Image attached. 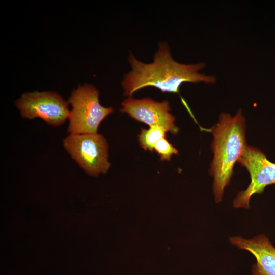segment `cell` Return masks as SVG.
I'll list each match as a JSON object with an SVG mask.
<instances>
[{"label":"cell","instance_id":"cell-1","mask_svg":"<svg viewBox=\"0 0 275 275\" xmlns=\"http://www.w3.org/2000/svg\"><path fill=\"white\" fill-rule=\"evenodd\" d=\"M131 70L124 76L122 85L124 95L131 97L136 91L152 86L163 93H178L179 89L184 82H205L213 84L216 81L214 75H206L199 72L205 64H183L172 58L168 43H159L153 62H142L133 54L128 57Z\"/></svg>","mask_w":275,"mask_h":275},{"label":"cell","instance_id":"cell-2","mask_svg":"<svg viewBox=\"0 0 275 275\" xmlns=\"http://www.w3.org/2000/svg\"><path fill=\"white\" fill-rule=\"evenodd\" d=\"M211 148L214 156L209 170L213 178V191L216 203L221 201L233 175V167L246 146L245 118L240 110L234 116L222 113L212 126Z\"/></svg>","mask_w":275,"mask_h":275},{"label":"cell","instance_id":"cell-3","mask_svg":"<svg viewBox=\"0 0 275 275\" xmlns=\"http://www.w3.org/2000/svg\"><path fill=\"white\" fill-rule=\"evenodd\" d=\"M99 95L95 87L88 84L78 85L72 92L68 101L72 106L68 119L69 134L97 133L100 123L114 111L100 104Z\"/></svg>","mask_w":275,"mask_h":275},{"label":"cell","instance_id":"cell-4","mask_svg":"<svg viewBox=\"0 0 275 275\" xmlns=\"http://www.w3.org/2000/svg\"><path fill=\"white\" fill-rule=\"evenodd\" d=\"M71 157L91 176L106 173L110 167L108 145L105 138L97 133L71 134L63 140Z\"/></svg>","mask_w":275,"mask_h":275},{"label":"cell","instance_id":"cell-5","mask_svg":"<svg viewBox=\"0 0 275 275\" xmlns=\"http://www.w3.org/2000/svg\"><path fill=\"white\" fill-rule=\"evenodd\" d=\"M68 104L59 94L52 91L24 93L15 102L22 117L39 118L53 126L62 125L68 119Z\"/></svg>","mask_w":275,"mask_h":275},{"label":"cell","instance_id":"cell-6","mask_svg":"<svg viewBox=\"0 0 275 275\" xmlns=\"http://www.w3.org/2000/svg\"><path fill=\"white\" fill-rule=\"evenodd\" d=\"M237 162L246 168L251 180L245 190L237 194L233 205L237 208L248 209L254 194H260L267 186L275 184V163L269 161L261 150L248 145Z\"/></svg>","mask_w":275,"mask_h":275},{"label":"cell","instance_id":"cell-7","mask_svg":"<svg viewBox=\"0 0 275 275\" xmlns=\"http://www.w3.org/2000/svg\"><path fill=\"white\" fill-rule=\"evenodd\" d=\"M121 105V112L127 113L138 121L149 126H162L174 135L179 132L175 124V118L170 112L171 107L168 101L160 102L148 97L137 99L129 97Z\"/></svg>","mask_w":275,"mask_h":275},{"label":"cell","instance_id":"cell-8","mask_svg":"<svg viewBox=\"0 0 275 275\" xmlns=\"http://www.w3.org/2000/svg\"><path fill=\"white\" fill-rule=\"evenodd\" d=\"M230 242L254 255L256 262L252 266V275H275V247L264 235L252 239L239 236L230 238Z\"/></svg>","mask_w":275,"mask_h":275},{"label":"cell","instance_id":"cell-9","mask_svg":"<svg viewBox=\"0 0 275 275\" xmlns=\"http://www.w3.org/2000/svg\"><path fill=\"white\" fill-rule=\"evenodd\" d=\"M167 132L164 127L158 125L149 126L147 129H142L138 136L141 146L145 151H153L156 143L166 138Z\"/></svg>","mask_w":275,"mask_h":275},{"label":"cell","instance_id":"cell-10","mask_svg":"<svg viewBox=\"0 0 275 275\" xmlns=\"http://www.w3.org/2000/svg\"><path fill=\"white\" fill-rule=\"evenodd\" d=\"M154 150L157 153L160 159L163 161H170L173 155H178V150L166 139L159 140L155 145Z\"/></svg>","mask_w":275,"mask_h":275}]
</instances>
